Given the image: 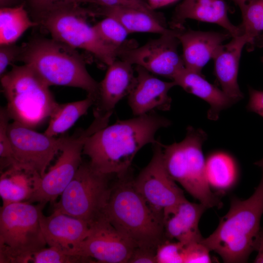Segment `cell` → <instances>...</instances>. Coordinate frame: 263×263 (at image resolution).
<instances>
[{
    "label": "cell",
    "mask_w": 263,
    "mask_h": 263,
    "mask_svg": "<svg viewBox=\"0 0 263 263\" xmlns=\"http://www.w3.org/2000/svg\"><path fill=\"white\" fill-rule=\"evenodd\" d=\"M0 263H94L90 258L66 254L54 247L21 253L0 252Z\"/></svg>",
    "instance_id": "27"
},
{
    "label": "cell",
    "mask_w": 263,
    "mask_h": 263,
    "mask_svg": "<svg viewBox=\"0 0 263 263\" xmlns=\"http://www.w3.org/2000/svg\"><path fill=\"white\" fill-rule=\"evenodd\" d=\"M10 117L34 129L50 118L57 105L49 85L29 65H13L1 76Z\"/></svg>",
    "instance_id": "5"
},
{
    "label": "cell",
    "mask_w": 263,
    "mask_h": 263,
    "mask_svg": "<svg viewBox=\"0 0 263 263\" xmlns=\"http://www.w3.org/2000/svg\"><path fill=\"white\" fill-rule=\"evenodd\" d=\"M111 175L82 162L72 180L55 204L54 211L84 220L90 225L103 214L111 194Z\"/></svg>",
    "instance_id": "8"
},
{
    "label": "cell",
    "mask_w": 263,
    "mask_h": 263,
    "mask_svg": "<svg viewBox=\"0 0 263 263\" xmlns=\"http://www.w3.org/2000/svg\"><path fill=\"white\" fill-rule=\"evenodd\" d=\"M84 0H80V3L83 2Z\"/></svg>",
    "instance_id": "45"
},
{
    "label": "cell",
    "mask_w": 263,
    "mask_h": 263,
    "mask_svg": "<svg viewBox=\"0 0 263 263\" xmlns=\"http://www.w3.org/2000/svg\"><path fill=\"white\" fill-rule=\"evenodd\" d=\"M10 116L5 108L0 110V171L17 163L7 132Z\"/></svg>",
    "instance_id": "31"
},
{
    "label": "cell",
    "mask_w": 263,
    "mask_h": 263,
    "mask_svg": "<svg viewBox=\"0 0 263 263\" xmlns=\"http://www.w3.org/2000/svg\"><path fill=\"white\" fill-rule=\"evenodd\" d=\"M132 65L116 58L108 66L103 79L99 83L94 104V115L112 114L115 106L129 95L136 82Z\"/></svg>",
    "instance_id": "16"
},
{
    "label": "cell",
    "mask_w": 263,
    "mask_h": 263,
    "mask_svg": "<svg viewBox=\"0 0 263 263\" xmlns=\"http://www.w3.org/2000/svg\"><path fill=\"white\" fill-rule=\"evenodd\" d=\"M37 25L29 18L23 4L0 8V45L15 43L28 29Z\"/></svg>",
    "instance_id": "28"
},
{
    "label": "cell",
    "mask_w": 263,
    "mask_h": 263,
    "mask_svg": "<svg viewBox=\"0 0 263 263\" xmlns=\"http://www.w3.org/2000/svg\"><path fill=\"white\" fill-rule=\"evenodd\" d=\"M178 29L173 33L161 35L139 47H125L117 57L132 65L140 66L157 75L173 79L185 67L178 51L180 42L176 37Z\"/></svg>",
    "instance_id": "12"
},
{
    "label": "cell",
    "mask_w": 263,
    "mask_h": 263,
    "mask_svg": "<svg viewBox=\"0 0 263 263\" xmlns=\"http://www.w3.org/2000/svg\"><path fill=\"white\" fill-rule=\"evenodd\" d=\"M127 173L117 177L103 214L135 247L156 249L166 239L164 220L137 191Z\"/></svg>",
    "instance_id": "3"
},
{
    "label": "cell",
    "mask_w": 263,
    "mask_h": 263,
    "mask_svg": "<svg viewBox=\"0 0 263 263\" xmlns=\"http://www.w3.org/2000/svg\"><path fill=\"white\" fill-rule=\"evenodd\" d=\"M263 214V175L248 199L233 197L228 212L215 230L202 242L218 254L225 263H245L254 250Z\"/></svg>",
    "instance_id": "2"
},
{
    "label": "cell",
    "mask_w": 263,
    "mask_h": 263,
    "mask_svg": "<svg viewBox=\"0 0 263 263\" xmlns=\"http://www.w3.org/2000/svg\"><path fill=\"white\" fill-rule=\"evenodd\" d=\"M90 225L88 235L70 255L90 258L94 263H128L135 246L104 214Z\"/></svg>",
    "instance_id": "14"
},
{
    "label": "cell",
    "mask_w": 263,
    "mask_h": 263,
    "mask_svg": "<svg viewBox=\"0 0 263 263\" xmlns=\"http://www.w3.org/2000/svg\"><path fill=\"white\" fill-rule=\"evenodd\" d=\"M0 195L2 207L28 202L38 190L41 176L35 169L19 163L0 171Z\"/></svg>",
    "instance_id": "22"
},
{
    "label": "cell",
    "mask_w": 263,
    "mask_h": 263,
    "mask_svg": "<svg viewBox=\"0 0 263 263\" xmlns=\"http://www.w3.org/2000/svg\"><path fill=\"white\" fill-rule=\"evenodd\" d=\"M201 241L185 244L184 263H209L212 262L210 250Z\"/></svg>",
    "instance_id": "34"
},
{
    "label": "cell",
    "mask_w": 263,
    "mask_h": 263,
    "mask_svg": "<svg viewBox=\"0 0 263 263\" xmlns=\"http://www.w3.org/2000/svg\"><path fill=\"white\" fill-rule=\"evenodd\" d=\"M94 98L88 95L83 100L64 104L57 103L49 118L48 125L44 132L55 137L70 129L76 121L85 114L94 105Z\"/></svg>",
    "instance_id": "26"
},
{
    "label": "cell",
    "mask_w": 263,
    "mask_h": 263,
    "mask_svg": "<svg viewBox=\"0 0 263 263\" xmlns=\"http://www.w3.org/2000/svg\"><path fill=\"white\" fill-rule=\"evenodd\" d=\"M230 37L228 33L178 29L176 37L182 46L185 67L201 74L203 67Z\"/></svg>",
    "instance_id": "18"
},
{
    "label": "cell",
    "mask_w": 263,
    "mask_h": 263,
    "mask_svg": "<svg viewBox=\"0 0 263 263\" xmlns=\"http://www.w3.org/2000/svg\"><path fill=\"white\" fill-rule=\"evenodd\" d=\"M165 239L156 250V263H184L185 244Z\"/></svg>",
    "instance_id": "32"
},
{
    "label": "cell",
    "mask_w": 263,
    "mask_h": 263,
    "mask_svg": "<svg viewBox=\"0 0 263 263\" xmlns=\"http://www.w3.org/2000/svg\"><path fill=\"white\" fill-rule=\"evenodd\" d=\"M44 206L18 202L0 207V252L21 253L45 247L40 224Z\"/></svg>",
    "instance_id": "10"
},
{
    "label": "cell",
    "mask_w": 263,
    "mask_h": 263,
    "mask_svg": "<svg viewBox=\"0 0 263 263\" xmlns=\"http://www.w3.org/2000/svg\"><path fill=\"white\" fill-rule=\"evenodd\" d=\"M255 165L261 168L263 170V158L255 163Z\"/></svg>",
    "instance_id": "43"
},
{
    "label": "cell",
    "mask_w": 263,
    "mask_h": 263,
    "mask_svg": "<svg viewBox=\"0 0 263 263\" xmlns=\"http://www.w3.org/2000/svg\"><path fill=\"white\" fill-rule=\"evenodd\" d=\"M150 6L154 9V8H157L164 5L170 2L172 0H149Z\"/></svg>",
    "instance_id": "40"
},
{
    "label": "cell",
    "mask_w": 263,
    "mask_h": 263,
    "mask_svg": "<svg viewBox=\"0 0 263 263\" xmlns=\"http://www.w3.org/2000/svg\"><path fill=\"white\" fill-rule=\"evenodd\" d=\"M171 124L153 112L117 120L91 135L84 144L83 154L88 156L89 163L97 171L120 177L129 171L141 149L156 142L157 131Z\"/></svg>",
    "instance_id": "1"
},
{
    "label": "cell",
    "mask_w": 263,
    "mask_h": 263,
    "mask_svg": "<svg viewBox=\"0 0 263 263\" xmlns=\"http://www.w3.org/2000/svg\"><path fill=\"white\" fill-rule=\"evenodd\" d=\"M206 174L210 188L220 192H225L235 184L238 175L233 158L224 152H216L206 160Z\"/></svg>",
    "instance_id": "25"
},
{
    "label": "cell",
    "mask_w": 263,
    "mask_h": 263,
    "mask_svg": "<svg viewBox=\"0 0 263 263\" xmlns=\"http://www.w3.org/2000/svg\"><path fill=\"white\" fill-rule=\"evenodd\" d=\"M248 43L249 40L243 34L232 38L229 42L220 47L213 58L215 74L222 90L235 103L243 97L238 75L242 52Z\"/></svg>",
    "instance_id": "20"
},
{
    "label": "cell",
    "mask_w": 263,
    "mask_h": 263,
    "mask_svg": "<svg viewBox=\"0 0 263 263\" xmlns=\"http://www.w3.org/2000/svg\"><path fill=\"white\" fill-rule=\"evenodd\" d=\"M249 91L248 109L263 117V91L252 88H250Z\"/></svg>",
    "instance_id": "37"
},
{
    "label": "cell",
    "mask_w": 263,
    "mask_h": 263,
    "mask_svg": "<svg viewBox=\"0 0 263 263\" xmlns=\"http://www.w3.org/2000/svg\"><path fill=\"white\" fill-rule=\"evenodd\" d=\"M93 12L94 15H100L115 19L130 34L144 32L163 35L173 33L176 30L167 28L166 21L137 9L119 6L101 7L99 10Z\"/></svg>",
    "instance_id": "24"
},
{
    "label": "cell",
    "mask_w": 263,
    "mask_h": 263,
    "mask_svg": "<svg viewBox=\"0 0 263 263\" xmlns=\"http://www.w3.org/2000/svg\"><path fill=\"white\" fill-rule=\"evenodd\" d=\"M106 18L93 26L100 38L107 44L121 50L129 46L125 43L129 34L128 30L116 19Z\"/></svg>",
    "instance_id": "30"
},
{
    "label": "cell",
    "mask_w": 263,
    "mask_h": 263,
    "mask_svg": "<svg viewBox=\"0 0 263 263\" xmlns=\"http://www.w3.org/2000/svg\"><path fill=\"white\" fill-rule=\"evenodd\" d=\"M21 50V46L15 43L4 44L0 47V75L5 73L7 67L14 61L19 60Z\"/></svg>",
    "instance_id": "35"
},
{
    "label": "cell",
    "mask_w": 263,
    "mask_h": 263,
    "mask_svg": "<svg viewBox=\"0 0 263 263\" xmlns=\"http://www.w3.org/2000/svg\"><path fill=\"white\" fill-rule=\"evenodd\" d=\"M111 115H94V119L85 129H80L71 136L61 150L55 164L41 177L39 186L28 203L45 205L54 203L72 180L82 163L81 155L88 138L99 130L108 126Z\"/></svg>",
    "instance_id": "9"
},
{
    "label": "cell",
    "mask_w": 263,
    "mask_h": 263,
    "mask_svg": "<svg viewBox=\"0 0 263 263\" xmlns=\"http://www.w3.org/2000/svg\"><path fill=\"white\" fill-rule=\"evenodd\" d=\"M207 208L202 204L187 199L164 217L165 238L185 244L201 241L204 238L199 229L200 219Z\"/></svg>",
    "instance_id": "21"
},
{
    "label": "cell",
    "mask_w": 263,
    "mask_h": 263,
    "mask_svg": "<svg viewBox=\"0 0 263 263\" xmlns=\"http://www.w3.org/2000/svg\"><path fill=\"white\" fill-rule=\"evenodd\" d=\"M187 19L218 24L225 29L232 38L243 34L241 27L230 21L227 7L224 0H184L175 9L170 22L171 29L183 28Z\"/></svg>",
    "instance_id": "19"
},
{
    "label": "cell",
    "mask_w": 263,
    "mask_h": 263,
    "mask_svg": "<svg viewBox=\"0 0 263 263\" xmlns=\"http://www.w3.org/2000/svg\"><path fill=\"white\" fill-rule=\"evenodd\" d=\"M254 250L257 251L258 254L254 262L263 263V229L261 228L256 239Z\"/></svg>",
    "instance_id": "39"
},
{
    "label": "cell",
    "mask_w": 263,
    "mask_h": 263,
    "mask_svg": "<svg viewBox=\"0 0 263 263\" xmlns=\"http://www.w3.org/2000/svg\"><path fill=\"white\" fill-rule=\"evenodd\" d=\"M38 15V21L49 32L52 38L73 48L86 50L108 66L117 58L120 50L103 41L94 27L87 23L86 16L93 15L92 11L75 3L56 0Z\"/></svg>",
    "instance_id": "7"
},
{
    "label": "cell",
    "mask_w": 263,
    "mask_h": 263,
    "mask_svg": "<svg viewBox=\"0 0 263 263\" xmlns=\"http://www.w3.org/2000/svg\"><path fill=\"white\" fill-rule=\"evenodd\" d=\"M7 132L17 163L35 169L41 177L67 137L49 136L15 121L9 124Z\"/></svg>",
    "instance_id": "13"
},
{
    "label": "cell",
    "mask_w": 263,
    "mask_h": 263,
    "mask_svg": "<svg viewBox=\"0 0 263 263\" xmlns=\"http://www.w3.org/2000/svg\"><path fill=\"white\" fill-rule=\"evenodd\" d=\"M156 249L135 247L127 263H156Z\"/></svg>",
    "instance_id": "36"
},
{
    "label": "cell",
    "mask_w": 263,
    "mask_h": 263,
    "mask_svg": "<svg viewBox=\"0 0 263 263\" xmlns=\"http://www.w3.org/2000/svg\"><path fill=\"white\" fill-rule=\"evenodd\" d=\"M83 2H91L101 7L119 6L139 9L150 14L162 20L165 21L162 14L155 12L144 0H84Z\"/></svg>",
    "instance_id": "33"
},
{
    "label": "cell",
    "mask_w": 263,
    "mask_h": 263,
    "mask_svg": "<svg viewBox=\"0 0 263 263\" xmlns=\"http://www.w3.org/2000/svg\"><path fill=\"white\" fill-rule=\"evenodd\" d=\"M135 71L136 82L128 95V104L133 114L138 116L154 110H169L172 100L168 93L176 86L175 83L163 81L138 65Z\"/></svg>",
    "instance_id": "15"
},
{
    "label": "cell",
    "mask_w": 263,
    "mask_h": 263,
    "mask_svg": "<svg viewBox=\"0 0 263 263\" xmlns=\"http://www.w3.org/2000/svg\"><path fill=\"white\" fill-rule=\"evenodd\" d=\"M262 42L263 43V35L262 36Z\"/></svg>",
    "instance_id": "46"
},
{
    "label": "cell",
    "mask_w": 263,
    "mask_h": 263,
    "mask_svg": "<svg viewBox=\"0 0 263 263\" xmlns=\"http://www.w3.org/2000/svg\"><path fill=\"white\" fill-rule=\"evenodd\" d=\"M19 0H0V8L14 7Z\"/></svg>",
    "instance_id": "41"
},
{
    "label": "cell",
    "mask_w": 263,
    "mask_h": 263,
    "mask_svg": "<svg viewBox=\"0 0 263 263\" xmlns=\"http://www.w3.org/2000/svg\"><path fill=\"white\" fill-rule=\"evenodd\" d=\"M72 0V2L73 3H75L78 4L80 3V0Z\"/></svg>",
    "instance_id": "44"
},
{
    "label": "cell",
    "mask_w": 263,
    "mask_h": 263,
    "mask_svg": "<svg viewBox=\"0 0 263 263\" xmlns=\"http://www.w3.org/2000/svg\"><path fill=\"white\" fill-rule=\"evenodd\" d=\"M243 35L252 42L263 31V0H250L240 9Z\"/></svg>",
    "instance_id": "29"
},
{
    "label": "cell",
    "mask_w": 263,
    "mask_h": 263,
    "mask_svg": "<svg viewBox=\"0 0 263 263\" xmlns=\"http://www.w3.org/2000/svg\"><path fill=\"white\" fill-rule=\"evenodd\" d=\"M133 182L137 191L163 220L165 216L186 200L183 190L165 166L162 143L159 140L153 144V155L150 162Z\"/></svg>",
    "instance_id": "11"
},
{
    "label": "cell",
    "mask_w": 263,
    "mask_h": 263,
    "mask_svg": "<svg viewBox=\"0 0 263 263\" xmlns=\"http://www.w3.org/2000/svg\"><path fill=\"white\" fill-rule=\"evenodd\" d=\"M234 2L239 7L240 9L242 8L248 1L250 0H233Z\"/></svg>",
    "instance_id": "42"
},
{
    "label": "cell",
    "mask_w": 263,
    "mask_h": 263,
    "mask_svg": "<svg viewBox=\"0 0 263 263\" xmlns=\"http://www.w3.org/2000/svg\"><path fill=\"white\" fill-rule=\"evenodd\" d=\"M262 61L263 62V57L262 58Z\"/></svg>",
    "instance_id": "47"
},
{
    "label": "cell",
    "mask_w": 263,
    "mask_h": 263,
    "mask_svg": "<svg viewBox=\"0 0 263 263\" xmlns=\"http://www.w3.org/2000/svg\"><path fill=\"white\" fill-rule=\"evenodd\" d=\"M40 224L46 244L66 254L86 237L90 227L84 220L56 211L48 216L42 213Z\"/></svg>",
    "instance_id": "17"
},
{
    "label": "cell",
    "mask_w": 263,
    "mask_h": 263,
    "mask_svg": "<svg viewBox=\"0 0 263 263\" xmlns=\"http://www.w3.org/2000/svg\"><path fill=\"white\" fill-rule=\"evenodd\" d=\"M30 6L37 14L46 10L56 0H28Z\"/></svg>",
    "instance_id": "38"
},
{
    "label": "cell",
    "mask_w": 263,
    "mask_h": 263,
    "mask_svg": "<svg viewBox=\"0 0 263 263\" xmlns=\"http://www.w3.org/2000/svg\"><path fill=\"white\" fill-rule=\"evenodd\" d=\"M19 60L30 66L49 86L81 88L95 100L99 83L87 70L80 55L53 38H36L21 46Z\"/></svg>",
    "instance_id": "4"
},
{
    "label": "cell",
    "mask_w": 263,
    "mask_h": 263,
    "mask_svg": "<svg viewBox=\"0 0 263 263\" xmlns=\"http://www.w3.org/2000/svg\"><path fill=\"white\" fill-rule=\"evenodd\" d=\"M172 81L187 93L202 99L209 104L207 117L210 120H217L222 111L235 103L222 90L206 80L202 74L185 67L175 75Z\"/></svg>",
    "instance_id": "23"
},
{
    "label": "cell",
    "mask_w": 263,
    "mask_h": 263,
    "mask_svg": "<svg viewBox=\"0 0 263 263\" xmlns=\"http://www.w3.org/2000/svg\"><path fill=\"white\" fill-rule=\"evenodd\" d=\"M206 133L188 126L184 139L170 145L162 144L165 166L172 179L207 208L221 207L217 195L210 189L206 178L202 146Z\"/></svg>",
    "instance_id": "6"
}]
</instances>
